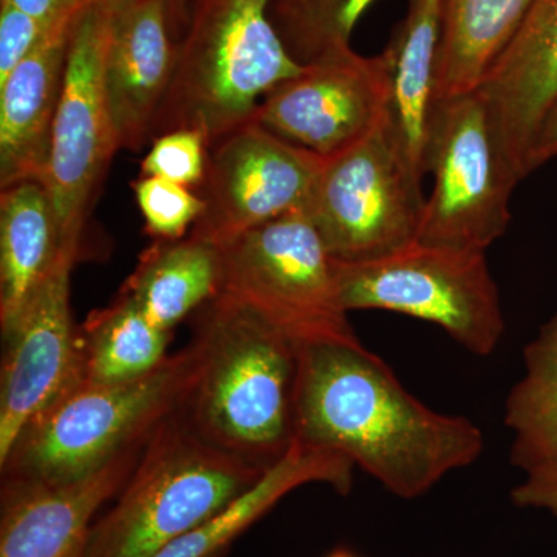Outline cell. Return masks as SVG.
I'll use <instances>...</instances> for the list:
<instances>
[{
	"label": "cell",
	"mask_w": 557,
	"mask_h": 557,
	"mask_svg": "<svg viewBox=\"0 0 557 557\" xmlns=\"http://www.w3.org/2000/svg\"><path fill=\"white\" fill-rule=\"evenodd\" d=\"M428 172L434 189L418 242L486 252L507 233L509 200L522 180L479 90L438 102Z\"/></svg>",
	"instance_id": "obj_8"
},
{
	"label": "cell",
	"mask_w": 557,
	"mask_h": 557,
	"mask_svg": "<svg viewBox=\"0 0 557 557\" xmlns=\"http://www.w3.org/2000/svg\"><path fill=\"white\" fill-rule=\"evenodd\" d=\"M273 2H289V0H273Z\"/></svg>",
	"instance_id": "obj_35"
},
{
	"label": "cell",
	"mask_w": 557,
	"mask_h": 557,
	"mask_svg": "<svg viewBox=\"0 0 557 557\" xmlns=\"http://www.w3.org/2000/svg\"><path fill=\"white\" fill-rule=\"evenodd\" d=\"M148 440L72 482H2L0 557H84L95 515L129 479Z\"/></svg>",
	"instance_id": "obj_14"
},
{
	"label": "cell",
	"mask_w": 557,
	"mask_h": 557,
	"mask_svg": "<svg viewBox=\"0 0 557 557\" xmlns=\"http://www.w3.org/2000/svg\"><path fill=\"white\" fill-rule=\"evenodd\" d=\"M533 0H443L437 98L478 90L507 49Z\"/></svg>",
	"instance_id": "obj_22"
},
{
	"label": "cell",
	"mask_w": 557,
	"mask_h": 557,
	"mask_svg": "<svg viewBox=\"0 0 557 557\" xmlns=\"http://www.w3.org/2000/svg\"><path fill=\"white\" fill-rule=\"evenodd\" d=\"M75 16L47 32L0 86L2 189L14 183L46 180Z\"/></svg>",
	"instance_id": "obj_17"
},
{
	"label": "cell",
	"mask_w": 557,
	"mask_h": 557,
	"mask_svg": "<svg viewBox=\"0 0 557 557\" xmlns=\"http://www.w3.org/2000/svg\"><path fill=\"white\" fill-rule=\"evenodd\" d=\"M520 180L542 121L557 100V0H533L479 89Z\"/></svg>",
	"instance_id": "obj_16"
},
{
	"label": "cell",
	"mask_w": 557,
	"mask_h": 557,
	"mask_svg": "<svg viewBox=\"0 0 557 557\" xmlns=\"http://www.w3.org/2000/svg\"><path fill=\"white\" fill-rule=\"evenodd\" d=\"M145 231L156 240H178L196 225L205 209L200 194L160 177H145L132 183Z\"/></svg>",
	"instance_id": "obj_26"
},
{
	"label": "cell",
	"mask_w": 557,
	"mask_h": 557,
	"mask_svg": "<svg viewBox=\"0 0 557 557\" xmlns=\"http://www.w3.org/2000/svg\"><path fill=\"white\" fill-rule=\"evenodd\" d=\"M78 252L64 249L5 341L0 386V461L24 428L84 380L83 338L70 307Z\"/></svg>",
	"instance_id": "obj_13"
},
{
	"label": "cell",
	"mask_w": 557,
	"mask_h": 557,
	"mask_svg": "<svg viewBox=\"0 0 557 557\" xmlns=\"http://www.w3.org/2000/svg\"><path fill=\"white\" fill-rule=\"evenodd\" d=\"M443 0H409L405 20L383 51L388 75L387 129L418 183L428 172V150L437 113V65Z\"/></svg>",
	"instance_id": "obj_18"
},
{
	"label": "cell",
	"mask_w": 557,
	"mask_h": 557,
	"mask_svg": "<svg viewBox=\"0 0 557 557\" xmlns=\"http://www.w3.org/2000/svg\"><path fill=\"white\" fill-rule=\"evenodd\" d=\"M49 190L40 182L14 183L0 194V327L13 332L64 251Z\"/></svg>",
	"instance_id": "obj_20"
},
{
	"label": "cell",
	"mask_w": 557,
	"mask_h": 557,
	"mask_svg": "<svg viewBox=\"0 0 557 557\" xmlns=\"http://www.w3.org/2000/svg\"><path fill=\"white\" fill-rule=\"evenodd\" d=\"M209 149L211 146L203 132H168L152 139L141 161V175L170 180L186 188H200L207 177Z\"/></svg>",
	"instance_id": "obj_27"
},
{
	"label": "cell",
	"mask_w": 557,
	"mask_h": 557,
	"mask_svg": "<svg viewBox=\"0 0 557 557\" xmlns=\"http://www.w3.org/2000/svg\"><path fill=\"white\" fill-rule=\"evenodd\" d=\"M511 500L518 508L537 509L557 519V472L528 475L511 491Z\"/></svg>",
	"instance_id": "obj_29"
},
{
	"label": "cell",
	"mask_w": 557,
	"mask_h": 557,
	"mask_svg": "<svg viewBox=\"0 0 557 557\" xmlns=\"http://www.w3.org/2000/svg\"><path fill=\"white\" fill-rule=\"evenodd\" d=\"M7 2L24 11L50 30L61 22L75 16L87 0H7Z\"/></svg>",
	"instance_id": "obj_30"
},
{
	"label": "cell",
	"mask_w": 557,
	"mask_h": 557,
	"mask_svg": "<svg viewBox=\"0 0 557 557\" xmlns=\"http://www.w3.org/2000/svg\"><path fill=\"white\" fill-rule=\"evenodd\" d=\"M177 46L164 0H131L113 10L102 79L120 149L137 152L152 137Z\"/></svg>",
	"instance_id": "obj_15"
},
{
	"label": "cell",
	"mask_w": 557,
	"mask_h": 557,
	"mask_svg": "<svg viewBox=\"0 0 557 557\" xmlns=\"http://www.w3.org/2000/svg\"><path fill=\"white\" fill-rule=\"evenodd\" d=\"M273 0H193L152 137L178 129L209 146L244 126L274 87L302 72L271 20Z\"/></svg>",
	"instance_id": "obj_3"
},
{
	"label": "cell",
	"mask_w": 557,
	"mask_h": 557,
	"mask_svg": "<svg viewBox=\"0 0 557 557\" xmlns=\"http://www.w3.org/2000/svg\"><path fill=\"white\" fill-rule=\"evenodd\" d=\"M387 65L383 54L347 49L304 64L260 101L252 121L278 138L332 159L386 119Z\"/></svg>",
	"instance_id": "obj_12"
},
{
	"label": "cell",
	"mask_w": 557,
	"mask_h": 557,
	"mask_svg": "<svg viewBox=\"0 0 557 557\" xmlns=\"http://www.w3.org/2000/svg\"><path fill=\"white\" fill-rule=\"evenodd\" d=\"M343 309L383 310L431 322L478 357L505 335L500 295L485 251L413 242L384 258L333 259Z\"/></svg>",
	"instance_id": "obj_6"
},
{
	"label": "cell",
	"mask_w": 557,
	"mask_h": 557,
	"mask_svg": "<svg viewBox=\"0 0 557 557\" xmlns=\"http://www.w3.org/2000/svg\"><path fill=\"white\" fill-rule=\"evenodd\" d=\"M525 373L505 403L509 461L527 475L557 472V311L523 348Z\"/></svg>",
	"instance_id": "obj_23"
},
{
	"label": "cell",
	"mask_w": 557,
	"mask_h": 557,
	"mask_svg": "<svg viewBox=\"0 0 557 557\" xmlns=\"http://www.w3.org/2000/svg\"><path fill=\"white\" fill-rule=\"evenodd\" d=\"M199 375L193 341L139 376L81 381L33 418L0 461L2 482L62 483L86 478L185 406Z\"/></svg>",
	"instance_id": "obj_5"
},
{
	"label": "cell",
	"mask_w": 557,
	"mask_h": 557,
	"mask_svg": "<svg viewBox=\"0 0 557 557\" xmlns=\"http://www.w3.org/2000/svg\"><path fill=\"white\" fill-rule=\"evenodd\" d=\"M113 10L87 0L73 21L60 106L51 134L46 185L62 247L81 252L84 225L120 150L106 98V49Z\"/></svg>",
	"instance_id": "obj_10"
},
{
	"label": "cell",
	"mask_w": 557,
	"mask_h": 557,
	"mask_svg": "<svg viewBox=\"0 0 557 557\" xmlns=\"http://www.w3.org/2000/svg\"><path fill=\"white\" fill-rule=\"evenodd\" d=\"M426 199L387 129L325 159L309 215L333 259L362 262L409 247L420 236Z\"/></svg>",
	"instance_id": "obj_9"
},
{
	"label": "cell",
	"mask_w": 557,
	"mask_h": 557,
	"mask_svg": "<svg viewBox=\"0 0 557 557\" xmlns=\"http://www.w3.org/2000/svg\"><path fill=\"white\" fill-rule=\"evenodd\" d=\"M376 0H289L271 2V20L292 57L309 64L350 49L351 33Z\"/></svg>",
	"instance_id": "obj_25"
},
{
	"label": "cell",
	"mask_w": 557,
	"mask_h": 557,
	"mask_svg": "<svg viewBox=\"0 0 557 557\" xmlns=\"http://www.w3.org/2000/svg\"><path fill=\"white\" fill-rule=\"evenodd\" d=\"M354 463L333 450L293 443L292 449L249 490L207 522L178 537L153 557H218L220 553L300 486L324 483L346 496Z\"/></svg>",
	"instance_id": "obj_19"
},
{
	"label": "cell",
	"mask_w": 557,
	"mask_h": 557,
	"mask_svg": "<svg viewBox=\"0 0 557 557\" xmlns=\"http://www.w3.org/2000/svg\"><path fill=\"white\" fill-rule=\"evenodd\" d=\"M267 471L209 442L178 409L152 432L115 504L91 527L84 557L157 556Z\"/></svg>",
	"instance_id": "obj_4"
},
{
	"label": "cell",
	"mask_w": 557,
	"mask_h": 557,
	"mask_svg": "<svg viewBox=\"0 0 557 557\" xmlns=\"http://www.w3.org/2000/svg\"><path fill=\"white\" fill-rule=\"evenodd\" d=\"M98 2L106 3V5H109L112 10H119L121 7L129 3L131 0H98Z\"/></svg>",
	"instance_id": "obj_33"
},
{
	"label": "cell",
	"mask_w": 557,
	"mask_h": 557,
	"mask_svg": "<svg viewBox=\"0 0 557 557\" xmlns=\"http://www.w3.org/2000/svg\"><path fill=\"white\" fill-rule=\"evenodd\" d=\"M222 249L197 237L156 240L120 293L137 304L157 327L171 332L222 289Z\"/></svg>",
	"instance_id": "obj_21"
},
{
	"label": "cell",
	"mask_w": 557,
	"mask_h": 557,
	"mask_svg": "<svg viewBox=\"0 0 557 557\" xmlns=\"http://www.w3.org/2000/svg\"><path fill=\"white\" fill-rule=\"evenodd\" d=\"M220 249V295L293 343L358 338L339 302L333 258L306 212L265 223Z\"/></svg>",
	"instance_id": "obj_7"
},
{
	"label": "cell",
	"mask_w": 557,
	"mask_h": 557,
	"mask_svg": "<svg viewBox=\"0 0 557 557\" xmlns=\"http://www.w3.org/2000/svg\"><path fill=\"white\" fill-rule=\"evenodd\" d=\"M327 557H357V556L351 555V553L347 552V549L338 548V549H335V552L330 553V555Z\"/></svg>",
	"instance_id": "obj_34"
},
{
	"label": "cell",
	"mask_w": 557,
	"mask_h": 557,
	"mask_svg": "<svg viewBox=\"0 0 557 557\" xmlns=\"http://www.w3.org/2000/svg\"><path fill=\"white\" fill-rule=\"evenodd\" d=\"M190 341L199 375L186 417L219 448L274 467L296 442L298 344L223 295L201 307Z\"/></svg>",
	"instance_id": "obj_2"
},
{
	"label": "cell",
	"mask_w": 557,
	"mask_h": 557,
	"mask_svg": "<svg viewBox=\"0 0 557 557\" xmlns=\"http://www.w3.org/2000/svg\"><path fill=\"white\" fill-rule=\"evenodd\" d=\"M190 2L193 0H164L170 16L171 32L180 40L186 33L189 24Z\"/></svg>",
	"instance_id": "obj_32"
},
{
	"label": "cell",
	"mask_w": 557,
	"mask_h": 557,
	"mask_svg": "<svg viewBox=\"0 0 557 557\" xmlns=\"http://www.w3.org/2000/svg\"><path fill=\"white\" fill-rule=\"evenodd\" d=\"M83 381L120 383L139 379L168 358L172 333L153 325L137 304L119 293L79 325Z\"/></svg>",
	"instance_id": "obj_24"
},
{
	"label": "cell",
	"mask_w": 557,
	"mask_h": 557,
	"mask_svg": "<svg viewBox=\"0 0 557 557\" xmlns=\"http://www.w3.org/2000/svg\"><path fill=\"white\" fill-rule=\"evenodd\" d=\"M325 159L249 120L209 149L205 209L190 236L222 248L265 223L309 211Z\"/></svg>",
	"instance_id": "obj_11"
},
{
	"label": "cell",
	"mask_w": 557,
	"mask_h": 557,
	"mask_svg": "<svg viewBox=\"0 0 557 557\" xmlns=\"http://www.w3.org/2000/svg\"><path fill=\"white\" fill-rule=\"evenodd\" d=\"M47 32L49 30L27 13L7 0H0V86L39 46Z\"/></svg>",
	"instance_id": "obj_28"
},
{
	"label": "cell",
	"mask_w": 557,
	"mask_h": 557,
	"mask_svg": "<svg viewBox=\"0 0 557 557\" xmlns=\"http://www.w3.org/2000/svg\"><path fill=\"white\" fill-rule=\"evenodd\" d=\"M298 347L296 442L346 457L405 500L482 456L478 424L413 397L358 338Z\"/></svg>",
	"instance_id": "obj_1"
},
{
	"label": "cell",
	"mask_w": 557,
	"mask_h": 557,
	"mask_svg": "<svg viewBox=\"0 0 557 557\" xmlns=\"http://www.w3.org/2000/svg\"><path fill=\"white\" fill-rule=\"evenodd\" d=\"M557 157V100L549 108L547 115L542 121L537 137L531 146L530 156H528L527 170L528 175L544 166L549 160Z\"/></svg>",
	"instance_id": "obj_31"
}]
</instances>
